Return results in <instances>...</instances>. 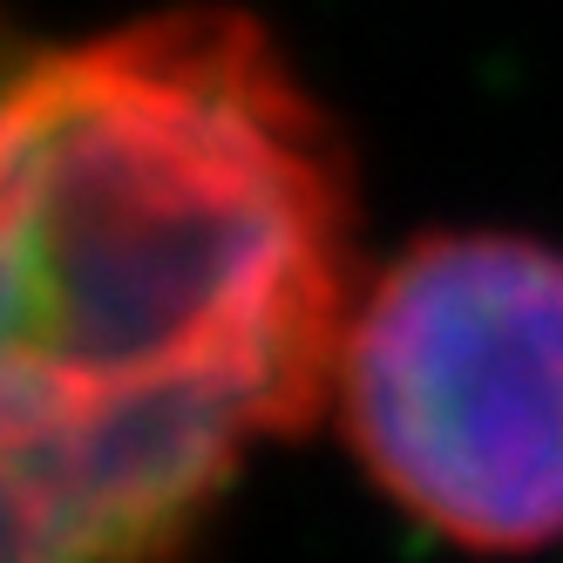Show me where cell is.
<instances>
[{
	"mask_svg": "<svg viewBox=\"0 0 563 563\" xmlns=\"http://www.w3.org/2000/svg\"><path fill=\"white\" fill-rule=\"evenodd\" d=\"M8 563H177L258 441L340 387L353 177L333 115L238 8L14 68Z\"/></svg>",
	"mask_w": 563,
	"mask_h": 563,
	"instance_id": "obj_1",
	"label": "cell"
},
{
	"mask_svg": "<svg viewBox=\"0 0 563 563\" xmlns=\"http://www.w3.org/2000/svg\"><path fill=\"white\" fill-rule=\"evenodd\" d=\"M340 421L380 489L462 550L563 543V252L516 231L408 245L353 306Z\"/></svg>",
	"mask_w": 563,
	"mask_h": 563,
	"instance_id": "obj_2",
	"label": "cell"
}]
</instances>
